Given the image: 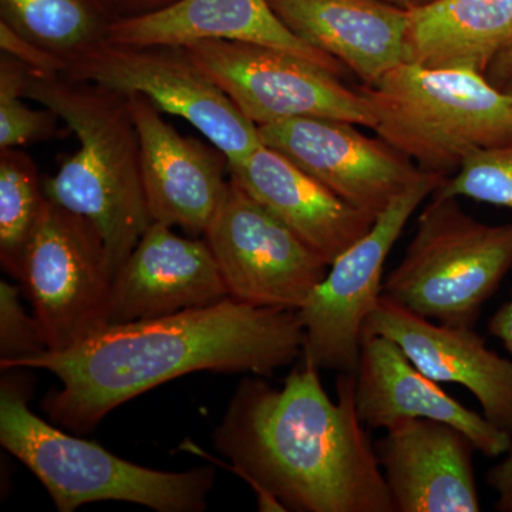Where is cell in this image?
Listing matches in <instances>:
<instances>
[{
  "mask_svg": "<svg viewBox=\"0 0 512 512\" xmlns=\"http://www.w3.org/2000/svg\"><path fill=\"white\" fill-rule=\"evenodd\" d=\"M303 339L298 312L227 298L106 325L72 348L45 350L3 370L53 373L62 387L46 394L43 410L57 426L84 434L128 400L190 373L272 376L302 355Z\"/></svg>",
  "mask_w": 512,
  "mask_h": 512,
  "instance_id": "obj_1",
  "label": "cell"
},
{
  "mask_svg": "<svg viewBox=\"0 0 512 512\" xmlns=\"http://www.w3.org/2000/svg\"><path fill=\"white\" fill-rule=\"evenodd\" d=\"M355 386L353 373H340L333 402L306 359L282 389L261 376L239 383L212 437L261 510L394 512Z\"/></svg>",
  "mask_w": 512,
  "mask_h": 512,
  "instance_id": "obj_2",
  "label": "cell"
},
{
  "mask_svg": "<svg viewBox=\"0 0 512 512\" xmlns=\"http://www.w3.org/2000/svg\"><path fill=\"white\" fill-rule=\"evenodd\" d=\"M25 97L55 111L76 134L79 150L43 181V191L99 229L116 275L153 222L128 97L64 74L32 72Z\"/></svg>",
  "mask_w": 512,
  "mask_h": 512,
  "instance_id": "obj_3",
  "label": "cell"
},
{
  "mask_svg": "<svg viewBox=\"0 0 512 512\" xmlns=\"http://www.w3.org/2000/svg\"><path fill=\"white\" fill-rule=\"evenodd\" d=\"M25 369L3 370L0 443L32 471L60 512L96 501H123L158 512H200L214 487L210 467L153 470L57 429L29 409Z\"/></svg>",
  "mask_w": 512,
  "mask_h": 512,
  "instance_id": "obj_4",
  "label": "cell"
},
{
  "mask_svg": "<svg viewBox=\"0 0 512 512\" xmlns=\"http://www.w3.org/2000/svg\"><path fill=\"white\" fill-rule=\"evenodd\" d=\"M360 90L377 136L426 173L451 177L468 154L512 140V97L474 70L404 62Z\"/></svg>",
  "mask_w": 512,
  "mask_h": 512,
  "instance_id": "obj_5",
  "label": "cell"
},
{
  "mask_svg": "<svg viewBox=\"0 0 512 512\" xmlns=\"http://www.w3.org/2000/svg\"><path fill=\"white\" fill-rule=\"evenodd\" d=\"M511 268L512 224H484L457 198L433 194L383 296L424 318L474 328Z\"/></svg>",
  "mask_w": 512,
  "mask_h": 512,
  "instance_id": "obj_6",
  "label": "cell"
},
{
  "mask_svg": "<svg viewBox=\"0 0 512 512\" xmlns=\"http://www.w3.org/2000/svg\"><path fill=\"white\" fill-rule=\"evenodd\" d=\"M64 76L127 97H147L161 113L174 114L197 128L225 154L228 164L245 160L262 146L258 126L195 63L187 47L106 40L74 59Z\"/></svg>",
  "mask_w": 512,
  "mask_h": 512,
  "instance_id": "obj_7",
  "label": "cell"
},
{
  "mask_svg": "<svg viewBox=\"0 0 512 512\" xmlns=\"http://www.w3.org/2000/svg\"><path fill=\"white\" fill-rule=\"evenodd\" d=\"M113 279L99 229L46 198L26 251L22 284L47 350L72 348L106 326Z\"/></svg>",
  "mask_w": 512,
  "mask_h": 512,
  "instance_id": "obj_8",
  "label": "cell"
},
{
  "mask_svg": "<svg viewBox=\"0 0 512 512\" xmlns=\"http://www.w3.org/2000/svg\"><path fill=\"white\" fill-rule=\"evenodd\" d=\"M444 180L443 175H424L329 265L328 274L298 311L305 333L302 359L319 369L355 375L367 319L383 296L384 264L421 202Z\"/></svg>",
  "mask_w": 512,
  "mask_h": 512,
  "instance_id": "obj_9",
  "label": "cell"
},
{
  "mask_svg": "<svg viewBox=\"0 0 512 512\" xmlns=\"http://www.w3.org/2000/svg\"><path fill=\"white\" fill-rule=\"evenodd\" d=\"M187 47L195 63L256 126L301 117L375 128V110L362 90L336 74L271 47L200 40Z\"/></svg>",
  "mask_w": 512,
  "mask_h": 512,
  "instance_id": "obj_10",
  "label": "cell"
},
{
  "mask_svg": "<svg viewBox=\"0 0 512 512\" xmlns=\"http://www.w3.org/2000/svg\"><path fill=\"white\" fill-rule=\"evenodd\" d=\"M229 296L259 308L301 311L329 264L229 178L205 231Z\"/></svg>",
  "mask_w": 512,
  "mask_h": 512,
  "instance_id": "obj_11",
  "label": "cell"
},
{
  "mask_svg": "<svg viewBox=\"0 0 512 512\" xmlns=\"http://www.w3.org/2000/svg\"><path fill=\"white\" fill-rule=\"evenodd\" d=\"M357 124L301 117L258 126L264 146L284 154L338 197L369 214H382L426 175L383 138Z\"/></svg>",
  "mask_w": 512,
  "mask_h": 512,
  "instance_id": "obj_12",
  "label": "cell"
},
{
  "mask_svg": "<svg viewBox=\"0 0 512 512\" xmlns=\"http://www.w3.org/2000/svg\"><path fill=\"white\" fill-rule=\"evenodd\" d=\"M229 296L205 239L183 237L151 222L111 286L106 325L160 318L222 302Z\"/></svg>",
  "mask_w": 512,
  "mask_h": 512,
  "instance_id": "obj_13",
  "label": "cell"
},
{
  "mask_svg": "<svg viewBox=\"0 0 512 512\" xmlns=\"http://www.w3.org/2000/svg\"><path fill=\"white\" fill-rule=\"evenodd\" d=\"M128 104L140 140L151 220L204 237L227 192L228 158L217 147L178 133L147 97L128 96Z\"/></svg>",
  "mask_w": 512,
  "mask_h": 512,
  "instance_id": "obj_14",
  "label": "cell"
},
{
  "mask_svg": "<svg viewBox=\"0 0 512 512\" xmlns=\"http://www.w3.org/2000/svg\"><path fill=\"white\" fill-rule=\"evenodd\" d=\"M363 335L393 340L434 382L466 387L485 419L512 437V360L488 349L474 328L433 323L382 296Z\"/></svg>",
  "mask_w": 512,
  "mask_h": 512,
  "instance_id": "obj_15",
  "label": "cell"
},
{
  "mask_svg": "<svg viewBox=\"0 0 512 512\" xmlns=\"http://www.w3.org/2000/svg\"><path fill=\"white\" fill-rule=\"evenodd\" d=\"M394 512L481 510L466 433L440 421L403 420L376 444Z\"/></svg>",
  "mask_w": 512,
  "mask_h": 512,
  "instance_id": "obj_16",
  "label": "cell"
},
{
  "mask_svg": "<svg viewBox=\"0 0 512 512\" xmlns=\"http://www.w3.org/2000/svg\"><path fill=\"white\" fill-rule=\"evenodd\" d=\"M355 377L357 414L370 429L426 419L457 427L487 457L503 456L511 446L510 434L448 396L386 336L363 335Z\"/></svg>",
  "mask_w": 512,
  "mask_h": 512,
  "instance_id": "obj_17",
  "label": "cell"
},
{
  "mask_svg": "<svg viewBox=\"0 0 512 512\" xmlns=\"http://www.w3.org/2000/svg\"><path fill=\"white\" fill-rule=\"evenodd\" d=\"M228 173L329 265L366 235L377 218L264 144L245 160L229 164Z\"/></svg>",
  "mask_w": 512,
  "mask_h": 512,
  "instance_id": "obj_18",
  "label": "cell"
},
{
  "mask_svg": "<svg viewBox=\"0 0 512 512\" xmlns=\"http://www.w3.org/2000/svg\"><path fill=\"white\" fill-rule=\"evenodd\" d=\"M107 40L138 46L228 40L281 50L339 77L348 72L339 60L286 28L268 0H178L148 15L117 20Z\"/></svg>",
  "mask_w": 512,
  "mask_h": 512,
  "instance_id": "obj_19",
  "label": "cell"
},
{
  "mask_svg": "<svg viewBox=\"0 0 512 512\" xmlns=\"http://www.w3.org/2000/svg\"><path fill=\"white\" fill-rule=\"evenodd\" d=\"M286 28L370 86L407 60L409 12L382 0H268Z\"/></svg>",
  "mask_w": 512,
  "mask_h": 512,
  "instance_id": "obj_20",
  "label": "cell"
},
{
  "mask_svg": "<svg viewBox=\"0 0 512 512\" xmlns=\"http://www.w3.org/2000/svg\"><path fill=\"white\" fill-rule=\"evenodd\" d=\"M512 32V0H440L409 12L406 62L487 72Z\"/></svg>",
  "mask_w": 512,
  "mask_h": 512,
  "instance_id": "obj_21",
  "label": "cell"
},
{
  "mask_svg": "<svg viewBox=\"0 0 512 512\" xmlns=\"http://www.w3.org/2000/svg\"><path fill=\"white\" fill-rule=\"evenodd\" d=\"M117 20L106 0H0V22L67 64L106 42Z\"/></svg>",
  "mask_w": 512,
  "mask_h": 512,
  "instance_id": "obj_22",
  "label": "cell"
},
{
  "mask_svg": "<svg viewBox=\"0 0 512 512\" xmlns=\"http://www.w3.org/2000/svg\"><path fill=\"white\" fill-rule=\"evenodd\" d=\"M45 202L33 158L18 148L0 150V264L20 282L29 241Z\"/></svg>",
  "mask_w": 512,
  "mask_h": 512,
  "instance_id": "obj_23",
  "label": "cell"
},
{
  "mask_svg": "<svg viewBox=\"0 0 512 512\" xmlns=\"http://www.w3.org/2000/svg\"><path fill=\"white\" fill-rule=\"evenodd\" d=\"M29 67L2 52L0 55V150L49 141L60 134L55 111L26 106Z\"/></svg>",
  "mask_w": 512,
  "mask_h": 512,
  "instance_id": "obj_24",
  "label": "cell"
},
{
  "mask_svg": "<svg viewBox=\"0 0 512 512\" xmlns=\"http://www.w3.org/2000/svg\"><path fill=\"white\" fill-rule=\"evenodd\" d=\"M433 194L470 198L512 211V140L468 154L457 173L446 178Z\"/></svg>",
  "mask_w": 512,
  "mask_h": 512,
  "instance_id": "obj_25",
  "label": "cell"
},
{
  "mask_svg": "<svg viewBox=\"0 0 512 512\" xmlns=\"http://www.w3.org/2000/svg\"><path fill=\"white\" fill-rule=\"evenodd\" d=\"M47 350L36 316H29L19 299V289L0 282V370Z\"/></svg>",
  "mask_w": 512,
  "mask_h": 512,
  "instance_id": "obj_26",
  "label": "cell"
},
{
  "mask_svg": "<svg viewBox=\"0 0 512 512\" xmlns=\"http://www.w3.org/2000/svg\"><path fill=\"white\" fill-rule=\"evenodd\" d=\"M0 49L28 66L32 73L64 74L69 67L63 59L29 42L3 22H0Z\"/></svg>",
  "mask_w": 512,
  "mask_h": 512,
  "instance_id": "obj_27",
  "label": "cell"
},
{
  "mask_svg": "<svg viewBox=\"0 0 512 512\" xmlns=\"http://www.w3.org/2000/svg\"><path fill=\"white\" fill-rule=\"evenodd\" d=\"M505 454L504 460L488 471L487 483L498 495L495 510L512 512V443Z\"/></svg>",
  "mask_w": 512,
  "mask_h": 512,
  "instance_id": "obj_28",
  "label": "cell"
},
{
  "mask_svg": "<svg viewBox=\"0 0 512 512\" xmlns=\"http://www.w3.org/2000/svg\"><path fill=\"white\" fill-rule=\"evenodd\" d=\"M117 18L128 19L148 15L157 10L167 8L178 0H106Z\"/></svg>",
  "mask_w": 512,
  "mask_h": 512,
  "instance_id": "obj_29",
  "label": "cell"
},
{
  "mask_svg": "<svg viewBox=\"0 0 512 512\" xmlns=\"http://www.w3.org/2000/svg\"><path fill=\"white\" fill-rule=\"evenodd\" d=\"M488 332L503 342L512 357V289L510 299L500 306L488 322Z\"/></svg>",
  "mask_w": 512,
  "mask_h": 512,
  "instance_id": "obj_30",
  "label": "cell"
},
{
  "mask_svg": "<svg viewBox=\"0 0 512 512\" xmlns=\"http://www.w3.org/2000/svg\"><path fill=\"white\" fill-rule=\"evenodd\" d=\"M382 2L406 10V12H414V10L429 8L440 0H382Z\"/></svg>",
  "mask_w": 512,
  "mask_h": 512,
  "instance_id": "obj_31",
  "label": "cell"
},
{
  "mask_svg": "<svg viewBox=\"0 0 512 512\" xmlns=\"http://www.w3.org/2000/svg\"><path fill=\"white\" fill-rule=\"evenodd\" d=\"M505 49H507V52L510 53V55L512 56V32H511L510 37H508L507 45H505Z\"/></svg>",
  "mask_w": 512,
  "mask_h": 512,
  "instance_id": "obj_32",
  "label": "cell"
},
{
  "mask_svg": "<svg viewBox=\"0 0 512 512\" xmlns=\"http://www.w3.org/2000/svg\"><path fill=\"white\" fill-rule=\"evenodd\" d=\"M504 92L510 94L512 97V79L508 82L507 86L504 87Z\"/></svg>",
  "mask_w": 512,
  "mask_h": 512,
  "instance_id": "obj_33",
  "label": "cell"
}]
</instances>
